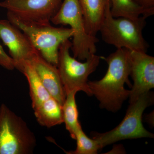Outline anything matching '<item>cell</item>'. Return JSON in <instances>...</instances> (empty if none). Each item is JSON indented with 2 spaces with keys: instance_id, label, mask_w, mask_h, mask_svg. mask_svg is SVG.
<instances>
[{
  "instance_id": "obj_8",
  "label": "cell",
  "mask_w": 154,
  "mask_h": 154,
  "mask_svg": "<svg viewBox=\"0 0 154 154\" xmlns=\"http://www.w3.org/2000/svg\"><path fill=\"white\" fill-rule=\"evenodd\" d=\"M130 76L133 85L130 90L129 103L154 88V57L145 52L128 49Z\"/></svg>"
},
{
  "instance_id": "obj_11",
  "label": "cell",
  "mask_w": 154,
  "mask_h": 154,
  "mask_svg": "<svg viewBox=\"0 0 154 154\" xmlns=\"http://www.w3.org/2000/svg\"><path fill=\"white\" fill-rule=\"evenodd\" d=\"M29 62L50 95L62 106L66 95L57 66L45 60L38 51Z\"/></svg>"
},
{
  "instance_id": "obj_17",
  "label": "cell",
  "mask_w": 154,
  "mask_h": 154,
  "mask_svg": "<svg viewBox=\"0 0 154 154\" xmlns=\"http://www.w3.org/2000/svg\"><path fill=\"white\" fill-rule=\"evenodd\" d=\"M77 146L74 151L66 152L68 154H96L102 149L99 142L87 136L82 126L77 130L75 135Z\"/></svg>"
},
{
  "instance_id": "obj_19",
  "label": "cell",
  "mask_w": 154,
  "mask_h": 154,
  "mask_svg": "<svg viewBox=\"0 0 154 154\" xmlns=\"http://www.w3.org/2000/svg\"><path fill=\"white\" fill-rule=\"evenodd\" d=\"M139 6L148 10H154V0H134Z\"/></svg>"
},
{
  "instance_id": "obj_13",
  "label": "cell",
  "mask_w": 154,
  "mask_h": 154,
  "mask_svg": "<svg viewBox=\"0 0 154 154\" xmlns=\"http://www.w3.org/2000/svg\"><path fill=\"white\" fill-rule=\"evenodd\" d=\"M33 110L42 126L50 128L63 123L62 106L52 96Z\"/></svg>"
},
{
  "instance_id": "obj_5",
  "label": "cell",
  "mask_w": 154,
  "mask_h": 154,
  "mask_svg": "<svg viewBox=\"0 0 154 154\" xmlns=\"http://www.w3.org/2000/svg\"><path fill=\"white\" fill-rule=\"evenodd\" d=\"M50 22L55 25L70 26L73 31L71 49L75 58L85 60L90 56L96 54V43L99 39L87 32L79 0H63Z\"/></svg>"
},
{
  "instance_id": "obj_7",
  "label": "cell",
  "mask_w": 154,
  "mask_h": 154,
  "mask_svg": "<svg viewBox=\"0 0 154 154\" xmlns=\"http://www.w3.org/2000/svg\"><path fill=\"white\" fill-rule=\"evenodd\" d=\"M36 137L24 119L5 104L0 106V154L33 153Z\"/></svg>"
},
{
  "instance_id": "obj_3",
  "label": "cell",
  "mask_w": 154,
  "mask_h": 154,
  "mask_svg": "<svg viewBox=\"0 0 154 154\" xmlns=\"http://www.w3.org/2000/svg\"><path fill=\"white\" fill-rule=\"evenodd\" d=\"M147 18L143 16L137 19L114 18L110 12L109 1L99 32L103 41L117 48L146 52L149 46L143 35V30L146 26Z\"/></svg>"
},
{
  "instance_id": "obj_10",
  "label": "cell",
  "mask_w": 154,
  "mask_h": 154,
  "mask_svg": "<svg viewBox=\"0 0 154 154\" xmlns=\"http://www.w3.org/2000/svg\"><path fill=\"white\" fill-rule=\"evenodd\" d=\"M63 0H4L0 7L18 17L38 22H50Z\"/></svg>"
},
{
  "instance_id": "obj_16",
  "label": "cell",
  "mask_w": 154,
  "mask_h": 154,
  "mask_svg": "<svg viewBox=\"0 0 154 154\" xmlns=\"http://www.w3.org/2000/svg\"><path fill=\"white\" fill-rule=\"evenodd\" d=\"M78 91L74 90L66 94L65 100L62 105L63 123L66 128L73 139H75L76 133L81 126L79 121V112L75 101V95Z\"/></svg>"
},
{
  "instance_id": "obj_18",
  "label": "cell",
  "mask_w": 154,
  "mask_h": 154,
  "mask_svg": "<svg viewBox=\"0 0 154 154\" xmlns=\"http://www.w3.org/2000/svg\"><path fill=\"white\" fill-rule=\"evenodd\" d=\"M0 66L8 70H13L15 69L13 59L8 55L0 44Z\"/></svg>"
},
{
  "instance_id": "obj_14",
  "label": "cell",
  "mask_w": 154,
  "mask_h": 154,
  "mask_svg": "<svg viewBox=\"0 0 154 154\" xmlns=\"http://www.w3.org/2000/svg\"><path fill=\"white\" fill-rule=\"evenodd\" d=\"M22 73L25 75L29 84L31 105L33 110L49 99L51 96L45 88L41 81L29 62L24 65Z\"/></svg>"
},
{
  "instance_id": "obj_2",
  "label": "cell",
  "mask_w": 154,
  "mask_h": 154,
  "mask_svg": "<svg viewBox=\"0 0 154 154\" xmlns=\"http://www.w3.org/2000/svg\"><path fill=\"white\" fill-rule=\"evenodd\" d=\"M10 22L25 33L42 56L57 66L59 48L61 43L72 38L71 28L55 27L50 22H38L21 18L7 12Z\"/></svg>"
},
{
  "instance_id": "obj_1",
  "label": "cell",
  "mask_w": 154,
  "mask_h": 154,
  "mask_svg": "<svg viewBox=\"0 0 154 154\" xmlns=\"http://www.w3.org/2000/svg\"><path fill=\"white\" fill-rule=\"evenodd\" d=\"M104 59L108 65L105 76L99 81H88V85L101 108L116 112L130 95V90L124 87L125 84L131 85L128 79L130 68L128 51L117 48Z\"/></svg>"
},
{
  "instance_id": "obj_12",
  "label": "cell",
  "mask_w": 154,
  "mask_h": 154,
  "mask_svg": "<svg viewBox=\"0 0 154 154\" xmlns=\"http://www.w3.org/2000/svg\"><path fill=\"white\" fill-rule=\"evenodd\" d=\"M85 23L86 30L90 35L96 36L105 16L109 0H79Z\"/></svg>"
},
{
  "instance_id": "obj_15",
  "label": "cell",
  "mask_w": 154,
  "mask_h": 154,
  "mask_svg": "<svg viewBox=\"0 0 154 154\" xmlns=\"http://www.w3.org/2000/svg\"><path fill=\"white\" fill-rule=\"evenodd\" d=\"M110 12L114 18L137 19L141 16L149 17L154 14V10L143 8L134 0H109Z\"/></svg>"
},
{
  "instance_id": "obj_4",
  "label": "cell",
  "mask_w": 154,
  "mask_h": 154,
  "mask_svg": "<svg viewBox=\"0 0 154 154\" xmlns=\"http://www.w3.org/2000/svg\"><path fill=\"white\" fill-rule=\"evenodd\" d=\"M153 93H145L134 102L130 103L126 114L118 126L105 133L91 132L92 138L99 142L102 148L122 140L141 138H153V134L148 131L142 123L145 110L154 103Z\"/></svg>"
},
{
  "instance_id": "obj_9",
  "label": "cell",
  "mask_w": 154,
  "mask_h": 154,
  "mask_svg": "<svg viewBox=\"0 0 154 154\" xmlns=\"http://www.w3.org/2000/svg\"><path fill=\"white\" fill-rule=\"evenodd\" d=\"M0 38L8 48L15 69L22 73L25 63L30 61L38 51L25 33L8 19H0Z\"/></svg>"
},
{
  "instance_id": "obj_6",
  "label": "cell",
  "mask_w": 154,
  "mask_h": 154,
  "mask_svg": "<svg viewBox=\"0 0 154 154\" xmlns=\"http://www.w3.org/2000/svg\"><path fill=\"white\" fill-rule=\"evenodd\" d=\"M71 47L69 39L64 42L60 46L58 55L57 67L66 95L76 90L83 91L88 96H93L88 85V77L95 71L102 57L95 54L85 62H81L71 56Z\"/></svg>"
}]
</instances>
